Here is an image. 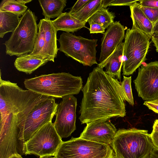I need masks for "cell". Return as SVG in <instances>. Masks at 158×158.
I'll use <instances>...</instances> for the list:
<instances>
[{"mask_svg": "<svg viewBox=\"0 0 158 158\" xmlns=\"http://www.w3.org/2000/svg\"><path fill=\"white\" fill-rule=\"evenodd\" d=\"M103 69L94 68L81 89L83 96L79 111L81 124L126 115L121 82Z\"/></svg>", "mask_w": 158, "mask_h": 158, "instance_id": "6da1fadb", "label": "cell"}, {"mask_svg": "<svg viewBox=\"0 0 158 158\" xmlns=\"http://www.w3.org/2000/svg\"><path fill=\"white\" fill-rule=\"evenodd\" d=\"M1 76L0 71V120L14 114L17 116L18 128L35 106L52 97L23 89L16 83L2 80Z\"/></svg>", "mask_w": 158, "mask_h": 158, "instance_id": "7a4b0ae2", "label": "cell"}, {"mask_svg": "<svg viewBox=\"0 0 158 158\" xmlns=\"http://www.w3.org/2000/svg\"><path fill=\"white\" fill-rule=\"evenodd\" d=\"M24 84L27 89L56 98L77 94L83 88L81 77L69 73L42 75L26 79Z\"/></svg>", "mask_w": 158, "mask_h": 158, "instance_id": "3957f363", "label": "cell"}, {"mask_svg": "<svg viewBox=\"0 0 158 158\" xmlns=\"http://www.w3.org/2000/svg\"><path fill=\"white\" fill-rule=\"evenodd\" d=\"M111 147L114 158H149L154 148L148 131L135 128L117 131Z\"/></svg>", "mask_w": 158, "mask_h": 158, "instance_id": "277c9868", "label": "cell"}, {"mask_svg": "<svg viewBox=\"0 0 158 158\" xmlns=\"http://www.w3.org/2000/svg\"><path fill=\"white\" fill-rule=\"evenodd\" d=\"M37 17L29 9L21 17L19 23L4 44L7 55L17 57L31 53L38 33Z\"/></svg>", "mask_w": 158, "mask_h": 158, "instance_id": "5b68a950", "label": "cell"}, {"mask_svg": "<svg viewBox=\"0 0 158 158\" xmlns=\"http://www.w3.org/2000/svg\"><path fill=\"white\" fill-rule=\"evenodd\" d=\"M123 42V74H132L146 60L150 39L133 28L127 30Z\"/></svg>", "mask_w": 158, "mask_h": 158, "instance_id": "8992f818", "label": "cell"}, {"mask_svg": "<svg viewBox=\"0 0 158 158\" xmlns=\"http://www.w3.org/2000/svg\"><path fill=\"white\" fill-rule=\"evenodd\" d=\"M55 158H114L111 146L80 138L63 141Z\"/></svg>", "mask_w": 158, "mask_h": 158, "instance_id": "52a82bcc", "label": "cell"}, {"mask_svg": "<svg viewBox=\"0 0 158 158\" xmlns=\"http://www.w3.org/2000/svg\"><path fill=\"white\" fill-rule=\"evenodd\" d=\"M55 98L51 97L35 106L19 127L18 143L22 155L24 145L43 126L52 121L58 108Z\"/></svg>", "mask_w": 158, "mask_h": 158, "instance_id": "ba28073f", "label": "cell"}, {"mask_svg": "<svg viewBox=\"0 0 158 158\" xmlns=\"http://www.w3.org/2000/svg\"><path fill=\"white\" fill-rule=\"evenodd\" d=\"M60 44L58 50L68 57L84 66L98 64L96 48L97 39H89L70 33L63 32L57 40Z\"/></svg>", "mask_w": 158, "mask_h": 158, "instance_id": "9c48e42d", "label": "cell"}, {"mask_svg": "<svg viewBox=\"0 0 158 158\" xmlns=\"http://www.w3.org/2000/svg\"><path fill=\"white\" fill-rule=\"evenodd\" d=\"M63 141L50 122L36 132L24 145L23 155L54 156Z\"/></svg>", "mask_w": 158, "mask_h": 158, "instance_id": "30bf717a", "label": "cell"}, {"mask_svg": "<svg viewBox=\"0 0 158 158\" xmlns=\"http://www.w3.org/2000/svg\"><path fill=\"white\" fill-rule=\"evenodd\" d=\"M133 82L138 96L143 100H158V61L143 64Z\"/></svg>", "mask_w": 158, "mask_h": 158, "instance_id": "8fae6325", "label": "cell"}, {"mask_svg": "<svg viewBox=\"0 0 158 158\" xmlns=\"http://www.w3.org/2000/svg\"><path fill=\"white\" fill-rule=\"evenodd\" d=\"M77 99L73 95L63 97L58 105L53 124L61 138L71 135L76 129V109Z\"/></svg>", "mask_w": 158, "mask_h": 158, "instance_id": "7c38bea8", "label": "cell"}, {"mask_svg": "<svg viewBox=\"0 0 158 158\" xmlns=\"http://www.w3.org/2000/svg\"><path fill=\"white\" fill-rule=\"evenodd\" d=\"M17 115L11 113L0 121V158H8L13 155H22L18 139Z\"/></svg>", "mask_w": 158, "mask_h": 158, "instance_id": "4fadbf2b", "label": "cell"}, {"mask_svg": "<svg viewBox=\"0 0 158 158\" xmlns=\"http://www.w3.org/2000/svg\"><path fill=\"white\" fill-rule=\"evenodd\" d=\"M117 131L110 119L98 120L87 123L79 137L111 146Z\"/></svg>", "mask_w": 158, "mask_h": 158, "instance_id": "5bb4252c", "label": "cell"}, {"mask_svg": "<svg viewBox=\"0 0 158 158\" xmlns=\"http://www.w3.org/2000/svg\"><path fill=\"white\" fill-rule=\"evenodd\" d=\"M125 28L119 21H115L110 25L102 38L101 51L99 60L102 62L113 52L125 38Z\"/></svg>", "mask_w": 158, "mask_h": 158, "instance_id": "9a60e30c", "label": "cell"}, {"mask_svg": "<svg viewBox=\"0 0 158 158\" xmlns=\"http://www.w3.org/2000/svg\"><path fill=\"white\" fill-rule=\"evenodd\" d=\"M123 42L117 47L105 60L97 64V66L106 69L105 72L114 78L121 80V72L123 63Z\"/></svg>", "mask_w": 158, "mask_h": 158, "instance_id": "2e32d148", "label": "cell"}, {"mask_svg": "<svg viewBox=\"0 0 158 158\" xmlns=\"http://www.w3.org/2000/svg\"><path fill=\"white\" fill-rule=\"evenodd\" d=\"M40 21L44 31L45 55L50 61L54 62L58 50L56 36L57 31L53 26L51 20L43 19Z\"/></svg>", "mask_w": 158, "mask_h": 158, "instance_id": "e0dca14e", "label": "cell"}, {"mask_svg": "<svg viewBox=\"0 0 158 158\" xmlns=\"http://www.w3.org/2000/svg\"><path fill=\"white\" fill-rule=\"evenodd\" d=\"M132 28L140 31L150 39L153 35V24L148 19L136 2L130 6Z\"/></svg>", "mask_w": 158, "mask_h": 158, "instance_id": "ac0fdd59", "label": "cell"}, {"mask_svg": "<svg viewBox=\"0 0 158 158\" xmlns=\"http://www.w3.org/2000/svg\"><path fill=\"white\" fill-rule=\"evenodd\" d=\"M52 24L58 31L74 32L83 27H86V23L73 16L69 12L63 13L56 19L52 20Z\"/></svg>", "mask_w": 158, "mask_h": 158, "instance_id": "d6986e66", "label": "cell"}, {"mask_svg": "<svg viewBox=\"0 0 158 158\" xmlns=\"http://www.w3.org/2000/svg\"><path fill=\"white\" fill-rule=\"evenodd\" d=\"M48 61L47 59L30 56L27 54L17 57L14 64L18 71L30 74Z\"/></svg>", "mask_w": 158, "mask_h": 158, "instance_id": "ffe728a7", "label": "cell"}, {"mask_svg": "<svg viewBox=\"0 0 158 158\" xmlns=\"http://www.w3.org/2000/svg\"><path fill=\"white\" fill-rule=\"evenodd\" d=\"M42 10L44 19L57 18L62 13L66 6V0H40L38 1Z\"/></svg>", "mask_w": 158, "mask_h": 158, "instance_id": "44dd1931", "label": "cell"}, {"mask_svg": "<svg viewBox=\"0 0 158 158\" xmlns=\"http://www.w3.org/2000/svg\"><path fill=\"white\" fill-rule=\"evenodd\" d=\"M21 16L10 12L0 11V37L7 33L13 32L18 26Z\"/></svg>", "mask_w": 158, "mask_h": 158, "instance_id": "7402d4cb", "label": "cell"}, {"mask_svg": "<svg viewBox=\"0 0 158 158\" xmlns=\"http://www.w3.org/2000/svg\"><path fill=\"white\" fill-rule=\"evenodd\" d=\"M102 8V0H90L79 11L71 15L81 22L86 23L93 15Z\"/></svg>", "mask_w": 158, "mask_h": 158, "instance_id": "603a6c76", "label": "cell"}, {"mask_svg": "<svg viewBox=\"0 0 158 158\" xmlns=\"http://www.w3.org/2000/svg\"><path fill=\"white\" fill-rule=\"evenodd\" d=\"M115 17L114 13L102 8L93 15L88 22L89 25L93 23H98L106 29L114 22Z\"/></svg>", "mask_w": 158, "mask_h": 158, "instance_id": "cb8c5ba5", "label": "cell"}, {"mask_svg": "<svg viewBox=\"0 0 158 158\" xmlns=\"http://www.w3.org/2000/svg\"><path fill=\"white\" fill-rule=\"evenodd\" d=\"M38 25V33L33 50L31 53L28 54L30 56L41 57L50 61L49 59L46 57L44 54V31L42 23L40 20Z\"/></svg>", "mask_w": 158, "mask_h": 158, "instance_id": "d4e9b609", "label": "cell"}, {"mask_svg": "<svg viewBox=\"0 0 158 158\" xmlns=\"http://www.w3.org/2000/svg\"><path fill=\"white\" fill-rule=\"evenodd\" d=\"M27 7L19 0H3L0 4V11L10 12L21 17L26 11Z\"/></svg>", "mask_w": 158, "mask_h": 158, "instance_id": "484cf974", "label": "cell"}, {"mask_svg": "<svg viewBox=\"0 0 158 158\" xmlns=\"http://www.w3.org/2000/svg\"><path fill=\"white\" fill-rule=\"evenodd\" d=\"M131 76L127 77L123 76V81L121 82V86L125 101L130 105L133 106L134 102L131 87Z\"/></svg>", "mask_w": 158, "mask_h": 158, "instance_id": "4316f807", "label": "cell"}, {"mask_svg": "<svg viewBox=\"0 0 158 158\" xmlns=\"http://www.w3.org/2000/svg\"><path fill=\"white\" fill-rule=\"evenodd\" d=\"M139 6L145 15L153 25L158 21V8Z\"/></svg>", "mask_w": 158, "mask_h": 158, "instance_id": "83f0119b", "label": "cell"}, {"mask_svg": "<svg viewBox=\"0 0 158 158\" xmlns=\"http://www.w3.org/2000/svg\"><path fill=\"white\" fill-rule=\"evenodd\" d=\"M90 1V0H79L77 1L69 12L70 14H72L78 12Z\"/></svg>", "mask_w": 158, "mask_h": 158, "instance_id": "f1b7e54d", "label": "cell"}, {"mask_svg": "<svg viewBox=\"0 0 158 158\" xmlns=\"http://www.w3.org/2000/svg\"><path fill=\"white\" fill-rule=\"evenodd\" d=\"M139 5L146 7L158 8V0H143L138 1Z\"/></svg>", "mask_w": 158, "mask_h": 158, "instance_id": "f546056e", "label": "cell"}, {"mask_svg": "<svg viewBox=\"0 0 158 158\" xmlns=\"http://www.w3.org/2000/svg\"><path fill=\"white\" fill-rule=\"evenodd\" d=\"M89 25L90 33H101L103 34L105 32V29L98 23H93Z\"/></svg>", "mask_w": 158, "mask_h": 158, "instance_id": "4dcf8cb0", "label": "cell"}, {"mask_svg": "<svg viewBox=\"0 0 158 158\" xmlns=\"http://www.w3.org/2000/svg\"><path fill=\"white\" fill-rule=\"evenodd\" d=\"M138 1L139 0H114L109 6H130Z\"/></svg>", "mask_w": 158, "mask_h": 158, "instance_id": "1f68e13d", "label": "cell"}, {"mask_svg": "<svg viewBox=\"0 0 158 158\" xmlns=\"http://www.w3.org/2000/svg\"><path fill=\"white\" fill-rule=\"evenodd\" d=\"M143 104L149 109L158 114V100L151 101H145Z\"/></svg>", "mask_w": 158, "mask_h": 158, "instance_id": "d6a6232c", "label": "cell"}, {"mask_svg": "<svg viewBox=\"0 0 158 158\" xmlns=\"http://www.w3.org/2000/svg\"><path fill=\"white\" fill-rule=\"evenodd\" d=\"M150 136L154 147L158 149V132L152 131Z\"/></svg>", "mask_w": 158, "mask_h": 158, "instance_id": "836d02e7", "label": "cell"}, {"mask_svg": "<svg viewBox=\"0 0 158 158\" xmlns=\"http://www.w3.org/2000/svg\"><path fill=\"white\" fill-rule=\"evenodd\" d=\"M151 39L156 48V50L158 52V32L153 34Z\"/></svg>", "mask_w": 158, "mask_h": 158, "instance_id": "e575fe53", "label": "cell"}, {"mask_svg": "<svg viewBox=\"0 0 158 158\" xmlns=\"http://www.w3.org/2000/svg\"><path fill=\"white\" fill-rule=\"evenodd\" d=\"M149 158H158V149L154 147Z\"/></svg>", "mask_w": 158, "mask_h": 158, "instance_id": "d590c367", "label": "cell"}, {"mask_svg": "<svg viewBox=\"0 0 158 158\" xmlns=\"http://www.w3.org/2000/svg\"><path fill=\"white\" fill-rule=\"evenodd\" d=\"M114 1V0H102V8L106 9V8L109 6Z\"/></svg>", "mask_w": 158, "mask_h": 158, "instance_id": "8d00e7d4", "label": "cell"}, {"mask_svg": "<svg viewBox=\"0 0 158 158\" xmlns=\"http://www.w3.org/2000/svg\"><path fill=\"white\" fill-rule=\"evenodd\" d=\"M152 128V131L158 132V119L155 121Z\"/></svg>", "mask_w": 158, "mask_h": 158, "instance_id": "74e56055", "label": "cell"}, {"mask_svg": "<svg viewBox=\"0 0 158 158\" xmlns=\"http://www.w3.org/2000/svg\"><path fill=\"white\" fill-rule=\"evenodd\" d=\"M158 32V21L153 25V34Z\"/></svg>", "mask_w": 158, "mask_h": 158, "instance_id": "f35d334b", "label": "cell"}, {"mask_svg": "<svg viewBox=\"0 0 158 158\" xmlns=\"http://www.w3.org/2000/svg\"><path fill=\"white\" fill-rule=\"evenodd\" d=\"M8 158H23L19 154H15L12 155Z\"/></svg>", "mask_w": 158, "mask_h": 158, "instance_id": "ab89813d", "label": "cell"}, {"mask_svg": "<svg viewBox=\"0 0 158 158\" xmlns=\"http://www.w3.org/2000/svg\"><path fill=\"white\" fill-rule=\"evenodd\" d=\"M39 158H55V157H52V156H47L39 157Z\"/></svg>", "mask_w": 158, "mask_h": 158, "instance_id": "60d3db41", "label": "cell"}]
</instances>
